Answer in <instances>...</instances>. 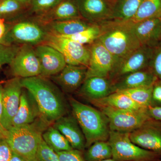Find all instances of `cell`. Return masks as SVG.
<instances>
[{"label": "cell", "instance_id": "cell-1", "mask_svg": "<svg viewBox=\"0 0 161 161\" xmlns=\"http://www.w3.org/2000/svg\"><path fill=\"white\" fill-rule=\"evenodd\" d=\"M49 78L41 75L21 78V83L34 98L40 118L50 125L66 115L67 105L61 90Z\"/></svg>", "mask_w": 161, "mask_h": 161}, {"label": "cell", "instance_id": "cell-2", "mask_svg": "<svg viewBox=\"0 0 161 161\" xmlns=\"http://www.w3.org/2000/svg\"><path fill=\"white\" fill-rule=\"evenodd\" d=\"M98 24L101 33L98 40L113 55L116 61L142 45L130 21L112 19Z\"/></svg>", "mask_w": 161, "mask_h": 161}, {"label": "cell", "instance_id": "cell-3", "mask_svg": "<svg viewBox=\"0 0 161 161\" xmlns=\"http://www.w3.org/2000/svg\"><path fill=\"white\" fill-rule=\"evenodd\" d=\"M69 101L73 115L85 137L86 148L98 141H108L110 129L106 115L102 111L72 97Z\"/></svg>", "mask_w": 161, "mask_h": 161}, {"label": "cell", "instance_id": "cell-4", "mask_svg": "<svg viewBox=\"0 0 161 161\" xmlns=\"http://www.w3.org/2000/svg\"><path fill=\"white\" fill-rule=\"evenodd\" d=\"M49 126L39 117L33 123L11 127L7 130L6 140L13 152L28 161H36L42 134Z\"/></svg>", "mask_w": 161, "mask_h": 161}, {"label": "cell", "instance_id": "cell-5", "mask_svg": "<svg viewBox=\"0 0 161 161\" xmlns=\"http://www.w3.org/2000/svg\"><path fill=\"white\" fill-rule=\"evenodd\" d=\"M48 33L44 24L34 18H23L7 24L6 35L0 43L35 47L44 43Z\"/></svg>", "mask_w": 161, "mask_h": 161}, {"label": "cell", "instance_id": "cell-6", "mask_svg": "<svg viewBox=\"0 0 161 161\" xmlns=\"http://www.w3.org/2000/svg\"><path fill=\"white\" fill-rule=\"evenodd\" d=\"M108 142L112 150V158L115 161H155L160 156L133 143L130 133L110 131Z\"/></svg>", "mask_w": 161, "mask_h": 161}, {"label": "cell", "instance_id": "cell-7", "mask_svg": "<svg viewBox=\"0 0 161 161\" xmlns=\"http://www.w3.org/2000/svg\"><path fill=\"white\" fill-rule=\"evenodd\" d=\"M109 123L110 131L130 132L142 126L150 118L147 108L139 110L118 109L108 107H101Z\"/></svg>", "mask_w": 161, "mask_h": 161}, {"label": "cell", "instance_id": "cell-8", "mask_svg": "<svg viewBox=\"0 0 161 161\" xmlns=\"http://www.w3.org/2000/svg\"><path fill=\"white\" fill-rule=\"evenodd\" d=\"M43 43L60 52L63 55L67 64L88 68L91 57L89 45H84L49 32Z\"/></svg>", "mask_w": 161, "mask_h": 161}, {"label": "cell", "instance_id": "cell-9", "mask_svg": "<svg viewBox=\"0 0 161 161\" xmlns=\"http://www.w3.org/2000/svg\"><path fill=\"white\" fill-rule=\"evenodd\" d=\"M153 47L141 45L137 49L115 62L109 79L112 82L121 77L149 68Z\"/></svg>", "mask_w": 161, "mask_h": 161}, {"label": "cell", "instance_id": "cell-10", "mask_svg": "<svg viewBox=\"0 0 161 161\" xmlns=\"http://www.w3.org/2000/svg\"><path fill=\"white\" fill-rule=\"evenodd\" d=\"M9 66L14 77L26 78L41 75L40 61L34 47L30 45L21 46Z\"/></svg>", "mask_w": 161, "mask_h": 161}, {"label": "cell", "instance_id": "cell-11", "mask_svg": "<svg viewBox=\"0 0 161 161\" xmlns=\"http://www.w3.org/2000/svg\"><path fill=\"white\" fill-rule=\"evenodd\" d=\"M21 78L14 77L3 84V113L1 124L5 130L12 127V121L19 109L23 89Z\"/></svg>", "mask_w": 161, "mask_h": 161}, {"label": "cell", "instance_id": "cell-12", "mask_svg": "<svg viewBox=\"0 0 161 161\" xmlns=\"http://www.w3.org/2000/svg\"><path fill=\"white\" fill-rule=\"evenodd\" d=\"M89 46L91 57L86 78L99 77L109 78L116 62L115 57L99 40H96Z\"/></svg>", "mask_w": 161, "mask_h": 161}, {"label": "cell", "instance_id": "cell-13", "mask_svg": "<svg viewBox=\"0 0 161 161\" xmlns=\"http://www.w3.org/2000/svg\"><path fill=\"white\" fill-rule=\"evenodd\" d=\"M130 138L137 146L161 156V121L150 118L136 130Z\"/></svg>", "mask_w": 161, "mask_h": 161}, {"label": "cell", "instance_id": "cell-14", "mask_svg": "<svg viewBox=\"0 0 161 161\" xmlns=\"http://www.w3.org/2000/svg\"><path fill=\"white\" fill-rule=\"evenodd\" d=\"M81 18L92 24L112 20L115 0H75Z\"/></svg>", "mask_w": 161, "mask_h": 161}, {"label": "cell", "instance_id": "cell-15", "mask_svg": "<svg viewBox=\"0 0 161 161\" xmlns=\"http://www.w3.org/2000/svg\"><path fill=\"white\" fill-rule=\"evenodd\" d=\"M34 47L41 65V76L50 78L60 73L66 66L63 55L54 47L44 43Z\"/></svg>", "mask_w": 161, "mask_h": 161}, {"label": "cell", "instance_id": "cell-16", "mask_svg": "<svg viewBox=\"0 0 161 161\" xmlns=\"http://www.w3.org/2000/svg\"><path fill=\"white\" fill-rule=\"evenodd\" d=\"M87 70L86 67L67 64L60 73L50 77L51 80L64 93L71 94L82 85L86 78Z\"/></svg>", "mask_w": 161, "mask_h": 161}, {"label": "cell", "instance_id": "cell-17", "mask_svg": "<svg viewBox=\"0 0 161 161\" xmlns=\"http://www.w3.org/2000/svg\"><path fill=\"white\" fill-rule=\"evenodd\" d=\"M53 126L63 134L73 149L82 152L86 148L85 137L74 115L60 117L55 121Z\"/></svg>", "mask_w": 161, "mask_h": 161}, {"label": "cell", "instance_id": "cell-18", "mask_svg": "<svg viewBox=\"0 0 161 161\" xmlns=\"http://www.w3.org/2000/svg\"><path fill=\"white\" fill-rule=\"evenodd\" d=\"M78 91L84 98L93 102L114 93L113 82L109 78L88 77L86 78Z\"/></svg>", "mask_w": 161, "mask_h": 161}, {"label": "cell", "instance_id": "cell-19", "mask_svg": "<svg viewBox=\"0 0 161 161\" xmlns=\"http://www.w3.org/2000/svg\"><path fill=\"white\" fill-rule=\"evenodd\" d=\"M40 117V110L33 95L23 88L19 109L12 121V127L33 123Z\"/></svg>", "mask_w": 161, "mask_h": 161}, {"label": "cell", "instance_id": "cell-20", "mask_svg": "<svg viewBox=\"0 0 161 161\" xmlns=\"http://www.w3.org/2000/svg\"><path fill=\"white\" fill-rule=\"evenodd\" d=\"M132 27L142 45L154 47L161 41V19H148L132 23Z\"/></svg>", "mask_w": 161, "mask_h": 161}, {"label": "cell", "instance_id": "cell-21", "mask_svg": "<svg viewBox=\"0 0 161 161\" xmlns=\"http://www.w3.org/2000/svg\"><path fill=\"white\" fill-rule=\"evenodd\" d=\"M158 80L149 68L130 73L113 82L114 92L124 90L152 86Z\"/></svg>", "mask_w": 161, "mask_h": 161}, {"label": "cell", "instance_id": "cell-22", "mask_svg": "<svg viewBox=\"0 0 161 161\" xmlns=\"http://www.w3.org/2000/svg\"><path fill=\"white\" fill-rule=\"evenodd\" d=\"M34 18L44 24L81 17L75 0H62L50 11Z\"/></svg>", "mask_w": 161, "mask_h": 161}, {"label": "cell", "instance_id": "cell-23", "mask_svg": "<svg viewBox=\"0 0 161 161\" xmlns=\"http://www.w3.org/2000/svg\"><path fill=\"white\" fill-rule=\"evenodd\" d=\"M48 32L53 34L65 36L78 33L92 25L82 18L53 21L44 23Z\"/></svg>", "mask_w": 161, "mask_h": 161}, {"label": "cell", "instance_id": "cell-24", "mask_svg": "<svg viewBox=\"0 0 161 161\" xmlns=\"http://www.w3.org/2000/svg\"><path fill=\"white\" fill-rule=\"evenodd\" d=\"M99 107H108L118 109L139 110L143 108L129 96L120 92H115L98 100L92 102Z\"/></svg>", "mask_w": 161, "mask_h": 161}, {"label": "cell", "instance_id": "cell-25", "mask_svg": "<svg viewBox=\"0 0 161 161\" xmlns=\"http://www.w3.org/2000/svg\"><path fill=\"white\" fill-rule=\"evenodd\" d=\"M142 0H115L112 19L130 21L134 17Z\"/></svg>", "mask_w": 161, "mask_h": 161}, {"label": "cell", "instance_id": "cell-26", "mask_svg": "<svg viewBox=\"0 0 161 161\" xmlns=\"http://www.w3.org/2000/svg\"><path fill=\"white\" fill-rule=\"evenodd\" d=\"M42 138L55 152L68 151L73 149L63 134L53 126H49L43 131Z\"/></svg>", "mask_w": 161, "mask_h": 161}, {"label": "cell", "instance_id": "cell-27", "mask_svg": "<svg viewBox=\"0 0 161 161\" xmlns=\"http://www.w3.org/2000/svg\"><path fill=\"white\" fill-rule=\"evenodd\" d=\"M161 19V0H142L132 19V23L150 19Z\"/></svg>", "mask_w": 161, "mask_h": 161}, {"label": "cell", "instance_id": "cell-28", "mask_svg": "<svg viewBox=\"0 0 161 161\" xmlns=\"http://www.w3.org/2000/svg\"><path fill=\"white\" fill-rule=\"evenodd\" d=\"M85 152L86 161H102L112 158V150L108 141H98L92 144Z\"/></svg>", "mask_w": 161, "mask_h": 161}, {"label": "cell", "instance_id": "cell-29", "mask_svg": "<svg viewBox=\"0 0 161 161\" xmlns=\"http://www.w3.org/2000/svg\"><path fill=\"white\" fill-rule=\"evenodd\" d=\"M26 6L17 0H0V18L6 22V20L14 19L15 22L23 19L22 13Z\"/></svg>", "mask_w": 161, "mask_h": 161}, {"label": "cell", "instance_id": "cell-30", "mask_svg": "<svg viewBox=\"0 0 161 161\" xmlns=\"http://www.w3.org/2000/svg\"><path fill=\"white\" fill-rule=\"evenodd\" d=\"M153 86L135 88L117 92H121L129 96L133 101L143 108H148L151 105Z\"/></svg>", "mask_w": 161, "mask_h": 161}, {"label": "cell", "instance_id": "cell-31", "mask_svg": "<svg viewBox=\"0 0 161 161\" xmlns=\"http://www.w3.org/2000/svg\"><path fill=\"white\" fill-rule=\"evenodd\" d=\"M100 33V25L98 24H94L83 31L78 33L62 37L74 40L84 45H90L98 40Z\"/></svg>", "mask_w": 161, "mask_h": 161}, {"label": "cell", "instance_id": "cell-32", "mask_svg": "<svg viewBox=\"0 0 161 161\" xmlns=\"http://www.w3.org/2000/svg\"><path fill=\"white\" fill-rule=\"evenodd\" d=\"M62 0H31L29 6L31 12L37 15L44 14L53 9Z\"/></svg>", "mask_w": 161, "mask_h": 161}, {"label": "cell", "instance_id": "cell-33", "mask_svg": "<svg viewBox=\"0 0 161 161\" xmlns=\"http://www.w3.org/2000/svg\"><path fill=\"white\" fill-rule=\"evenodd\" d=\"M20 47L0 43V69L5 64L11 63Z\"/></svg>", "mask_w": 161, "mask_h": 161}, {"label": "cell", "instance_id": "cell-34", "mask_svg": "<svg viewBox=\"0 0 161 161\" xmlns=\"http://www.w3.org/2000/svg\"><path fill=\"white\" fill-rule=\"evenodd\" d=\"M149 69L159 80H161V41L153 47Z\"/></svg>", "mask_w": 161, "mask_h": 161}, {"label": "cell", "instance_id": "cell-35", "mask_svg": "<svg viewBox=\"0 0 161 161\" xmlns=\"http://www.w3.org/2000/svg\"><path fill=\"white\" fill-rule=\"evenodd\" d=\"M36 161H60L58 153L42 139L36 154Z\"/></svg>", "mask_w": 161, "mask_h": 161}, {"label": "cell", "instance_id": "cell-36", "mask_svg": "<svg viewBox=\"0 0 161 161\" xmlns=\"http://www.w3.org/2000/svg\"><path fill=\"white\" fill-rule=\"evenodd\" d=\"M60 161H86L81 151L73 150L57 152Z\"/></svg>", "mask_w": 161, "mask_h": 161}, {"label": "cell", "instance_id": "cell-37", "mask_svg": "<svg viewBox=\"0 0 161 161\" xmlns=\"http://www.w3.org/2000/svg\"><path fill=\"white\" fill-rule=\"evenodd\" d=\"M151 107H161V80H158L153 86Z\"/></svg>", "mask_w": 161, "mask_h": 161}, {"label": "cell", "instance_id": "cell-38", "mask_svg": "<svg viewBox=\"0 0 161 161\" xmlns=\"http://www.w3.org/2000/svg\"><path fill=\"white\" fill-rule=\"evenodd\" d=\"M12 153L6 138L0 139V161H9Z\"/></svg>", "mask_w": 161, "mask_h": 161}, {"label": "cell", "instance_id": "cell-39", "mask_svg": "<svg viewBox=\"0 0 161 161\" xmlns=\"http://www.w3.org/2000/svg\"><path fill=\"white\" fill-rule=\"evenodd\" d=\"M147 112L150 118L161 121V107H148Z\"/></svg>", "mask_w": 161, "mask_h": 161}, {"label": "cell", "instance_id": "cell-40", "mask_svg": "<svg viewBox=\"0 0 161 161\" xmlns=\"http://www.w3.org/2000/svg\"><path fill=\"white\" fill-rule=\"evenodd\" d=\"M7 29V24L4 19L0 18V42L6 35Z\"/></svg>", "mask_w": 161, "mask_h": 161}, {"label": "cell", "instance_id": "cell-41", "mask_svg": "<svg viewBox=\"0 0 161 161\" xmlns=\"http://www.w3.org/2000/svg\"><path fill=\"white\" fill-rule=\"evenodd\" d=\"M5 82L4 80L0 81V123L3 113V84Z\"/></svg>", "mask_w": 161, "mask_h": 161}, {"label": "cell", "instance_id": "cell-42", "mask_svg": "<svg viewBox=\"0 0 161 161\" xmlns=\"http://www.w3.org/2000/svg\"><path fill=\"white\" fill-rule=\"evenodd\" d=\"M9 161H28L23 157L21 156L17 153L13 152L11 158Z\"/></svg>", "mask_w": 161, "mask_h": 161}, {"label": "cell", "instance_id": "cell-43", "mask_svg": "<svg viewBox=\"0 0 161 161\" xmlns=\"http://www.w3.org/2000/svg\"><path fill=\"white\" fill-rule=\"evenodd\" d=\"M7 130H5L0 123V139L6 138Z\"/></svg>", "mask_w": 161, "mask_h": 161}, {"label": "cell", "instance_id": "cell-44", "mask_svg": "<svg viewBox=\"0 0 161 161\" xmlns=\"http://www.w3.org/2000/svg\"><path fill=\"white\" fill-rule=\"evenodd\" d=\"M18 2L25 6H28L30 4L31 0H17Z\"/></svg>", "mask_w": 161, "mask_h": 161}, {"label": "cell", "instance_id": "cell-45", "mask_svg": "<svg viewBox=\"0 0 161 161\" xmlns=\"http://www.w3.org/2000/svg\"><path fill=\"white\" fill-rule=\"evenodd\" d=\"M102 161H115V160H114L113 159H112V158H109V159H107L104 160Z\"/></svg>", "mask_w": 161, "mask_h": 161}]
</instances>
